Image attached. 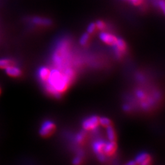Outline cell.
<instances>
[{"instance_id": "obj_1", "label": "cell", "mask_w": 165, "mask_h": 165, "mask_svg": "<svg viewBox=\"0 0 165 165\" xmlns=\"http://www.w3.org/2000/svg\"><path fill=\"white\" fill-rule=\"evenodd\" d=\"M71 81V80H70L61 72L59 69L54 68L50 70L49 76L45 83L52 86L57 91L61 93L66 89Z\"/></svg>"}, {"instance_id": "obj_2", "label": "cell", "mask_w": 165, "mask_h": 165, "mask_svg": "<svg viewBox=\"0 0 165 165\" xmlns=\"http://www.w3.org/2000/svg\"><path fill=\"white\" fill-rule=\"evenodd\" d=\"M99 124V117L96 116H92L83 121V128L85 130H96Z\"/></svg>"}, {"instance_id": "obj_3", "label": "cell", "mask_w": 165, "mask_h": 165, "mask_svg": "<svg viewBox=\"0 0 165 165\" xmlns=\"http://www.w3.org/2000/svg\"><path fill=\"white\" fill-rule=\"evenodd\" d=\"M55 129V124L51 121H46L41 125L39 130V133L42 136L50 135Z\"/></svg>"}, {"instance_id": "obj_4", "label": "cell", "mask_w": 165, "mask_h": 165, "mask_svg": "<svg viewBox=\"0 0 165 165\" xmlns=\"http://www.w3.org/2000/svg\"><path fill=\"white\" fill-rule=\"evenodd\" d=\"M136 164L142 165H148L150 163V158L148 154L142 152L138 154L135 160Z\"/></svg>"}, {"instance_id": "obj_5", "label": "cell", "mask_w": 165, "mask_h": 165, "mask_svg": "<svg viewBox=\"0 0 165 165\" xmlns=\"http://www.w3.org/2000/svg\"><path fill=\"white\" fill-rule=\"evenodd\" d=\"M99 37L102 41H103L105 43L111 45H113L116 43L117 40V38L114 36L107 33H102L100 34Z\"/></svg>"}, {"instance_id": "obj_6", "label": "cell", "mask_w": 165, "mask_h": 165, "mask_svg": "<svg viewBox=\"0 0 165 165\" xmlns=\"http://www.w3.org/2000/svg\"><path fill=\"white\" fill-rule=\"evenodd\" d=\"M5 70L8 75L12 77H18L21 74V70H20V68L16 66H14V65L9 66L5 69Z\"/></svg>"}, {"instance_id": "obj_7", "label": "cell", "mask_w": 165, "mask_h": 165, "mask_svg": "<svg viewBox=\"0 0 165 165\" xmlns=\"http://www.w3.org/2000/svg\"><path fill=\"white\" fill-rule=\"evenodd\" d=\"M50 70L46 67H42L38 70V77L43 82H45L48 78L50 74Z\"/></svg>"}, {"instance_id": "obj_8", "label": "cell", "mask_w": 165, "mask_h": 165, "mask_svg": "<svg viewBox=\"0 0 165 165\" xmlns=\"http://www.w3.org/2000/svg\"><path fill=\"white\" fill-rule=\"evenodd\" d=\"M105 141L102 139H98L94 141L92 144V149L96 154L103 152V148L105 145Z\"/></svg>"}, {"instance_id": "obj_9", "label": "cell", "mask_w": 165, "mask_h": 165, "mask_svg": "<svg viewBox=\"0 0 165 165\" xmlns=\"http://www.w3.org/2000/svg\"><path fill=\"white\" fill-rule=\"evenodd\" d=\"M116 143L114 141H109L108 142H105V145L103 148V152L108 155L111 154L113 153L114 150L116 149Z\"/></svg>"}, {"instance_id": "obj_10", "label": "cell", "mask_w": 165, "mask_h": 165, "mask_svg": "<svg viewBox=\"0 0 165 165\" xmlns=\"http://www.w3.org/2000/svg\"><path fill=\"white\" fill-rule=\"evenodd\" d=\"M32 21L34 24L40 26H49L52 24V21L50 20L40 17H34Z\"/></svg>"}, {"instance_id": "obj_11", "label": "cell", "mask_w": 165, "mask_h": 165, "mask_svg": "<svg viewBox=\"0 0 165 165\" xmlns=\"http://www.w3.org/2000/svg\"><path fill=\"white\" fill-rule=\"evenodd\" d=\"M113 46V48L117 49L121 53L124 52L126 49V45L125 42L122 39H119V38H117L116 43Z\"/></svg>"}, {"instance_id": "obj_12", "label": "cell", "mask_w": 165, "mask_h": 165, "mask_svg": "<svg viewBox=\"0 0 165 165\" xmlns=\"http://www.w3.org/2000/svg\"><path fill=\"white\" fill-rule=\"evenodd\" d=\"M106 135L109 141H114L115 140V132L113 128L110 125L106 127Z\"/></svg>"}, {"instance_id": "obj_13", "label": "cell", "mask_w": 165, "mask_h": 165, "mask_svg": "<svg viewBox=\"0 0 165 165\" xmlns=\"http://www.w3.org/2000/svg\"><path fill=\"white\" fill-rule=\"evenodd\" d=\"M12 65H13V62L11 60L8 59H0V68L6 69Z\"/></svg>"}, {"instance_id": "obj_14", "label": "cell", "mask_w": 165, "mask_h": 165, "mask_svg": "<svg viewBox=\"0 0 165 165\" xmlns=\"http://www.w3.org/2000/svg\"><path fill=\"white\" fill-rule=\"evenodd\" d=\"M62 73L66 77H67L70 80H72V78H74V72L72 68H66L64 70V71L62 72Z\"/></svg>"}, {"instance_id": "obj_15", "label": "cell", "mask_w": 165, "mask_h": 165, "mask_svg": "<svg viewBox=\"0 0 165 165\" xmlns=\"http://www.w3.org/2000/svg\"><path fill=\"white\" fill-rule=\"evenodd\" d=\"M99 122L102 126H104L106 127L111 125V121L108 118H107V117H100V118H99Z\"/></svg>"}, {"instance_id": "obj_16", "label": "cell", "mask_w": 165, "mask_h": 165, "mask_svg": "<svg viewBox=\"0 0 165 165\" xmlns=\"http://www.w3.org/2000/svg\"><path fill=\"white\" fill-rule=\"evenodd\" d=\"M89 39V35L87 33H84V34H83V36H81V37L80 38V42L81 43V45H85Z\"/></svg>"}, {"instance_id": "obj_17", "label": "cell", "mask_w": 165, "mask_h": 165, "mask_svg": "<svg viewBox=\"0 0 165 165\" xmlns=\"http://www.w3.org/2000/svg\"><path fill=\"white\" fill-rule=\"evenodd\" d=\"M84 138V133L83 132H81L76 135L75 138V140L77 143H80L83 141Z\"/></svg>"}, {"instance_id": "obj_18", "label": "cell", "mask_w": 165, "mask_h": 165, "mask_svg": "<svg viewBox=\"0 0 165 165\" xmlns=\"http://www.w3.org/2000/svg\"><path fill=\"white\" fill-rule=\"evenodd\" d=\"M136 95L137 98H138L139 99H144L146 96L144 92L141 89H138L136 91Z\"/></svg>"}, {"instance_id": "obj_19", "label": "cell", "mask_w": 165, "mask_h": 165, "mask_svg": "<svg viewBox=\"0 0 165 165\" xmlns=\"http://www.w3.org/2000/svg\"><path fill=\"white\" fill-rule=\"evenodd\" d=\"M96 24L94 23H90V24L87 27V32L88 33H92L96 30Z\"/></svg>"}, {"instance_id": "obj_20", "label": "cell", "mask_w": 165, "mask_h": 165, "mask_svg": "<svg viewBox=\"0 0 165 165\" xmlns=\"http://www.w3.org/2000/svg\"><path fill=\"white\" fill-rule=\"evenodd\" d=\"M96 26L99 30H103L105 28V23L102 21H100V20H99V21H97L96 24Z\"/></svg>"}, {"instance_id": "obj_21", "label": "cell", "mask_w": 165, "mask_h": 165, "mask_svg": "<svg viewBox=\"0 0 165 165\" xmlns=\"http://www.w3.org/2000/svg\"><path fill=\"white\" fill-rule=\"evenodd\" d=\"M97 158H98L99 160L102 161V162H104L106 160V157L102 152H100L99 154H97Z\"/></svg>"}, {"instance_id": "obj_22", "label": "cell", "mask_w": 165, "mask_h": 165, "mask_svg": "<svg viewBox=\"0 0 165 165\" xmlns=\"http://www.w3.org/2000/svg\"><path fill=\"white\" fill-rule=\"evenodd\" d=\"M81 159L80 157H76L75 158H74L72 161L73 164H79L81 163Z\"/></svg>"}, {"instance_id": "obj_23", "label": "cell", "mask_w": 165, "mask_h": 165, "mask_svg": "<svg viewBox=\"0 0 165 165\" xmlns=\"http://www.w3.org/2000/svg\"><path fill=\"white\" fill-rule=\"evenodd\" d=\"M150 104L148 102H143L142 104H141V106H142V108L144 109H148L150 107Z\"/></svg>"}, {"instance_id": "obj_24", "label": "cell", "mask_w": 165, "mask_h": 165, "mask_svg": "<svg viewBox=\"0 0 165 165\" xmlns=\"http://www.w3.org/2000/svg\"><path fill=\"white\" fill-rule=\"evenodd\" d=\"M136 78L138 81H141V82H142L144 80V77L142 75H141V74H138L137 76H136Z\"/></svg>"}, {"instance_id": "obj_25", "label": "cell", "mask_w": 165, "mask_h": 165, "mask_svg": "<svg viewBox=\"0 0 165 165\" xmlns=\"http://www.w3.org/2000/svg\"><path fill=\"white\" fill-rule=\"evenodd\" d=\"M159 6L160 7V8L163 10V11L164 12V2L163 0H162V1H160L159 2Z\"/></svg>"}, {"instance_id": "obj_26", "label": "cell", "mask_w": 165, "mask_h": 165, "mask_svg": "<svg viewBox=\"0 0 165 165\" xmlns=\"http://www.w3.org/2000/svg\"><path fill=\"white\" fill-rule=\"evenodd\" d=\"M142 1L143 0H133V1H132V2L135 5H139L142 3Z\"/></svg>"}, {"instance_id": "obj_27", "label": "cell", "mask_w": 165, "mask_h": 165, "mask_svg": "<svg viewBox=\"0 0 165 165\" xmlns=\"http://www.w3.org/2000/svg\"><path fill=\"white\" fill-rule=\"evenodd\" d=\"M123 109L124 110V111H130V105H127V104H125V105H124V106H123Z\"/></svg>"}, {"instance_id": "obj_28", "label": "cell", "mask_w": 165, "mask_h": 165, "mask_svg": "<svg viewBox=\"0 0 165 165\" xmlns=\"http://www.w3.org/2000/svg\"><path fill=\"white\" fill-rule=\"evenodd\" d=\"M136 164V162H135V160H130V161H129L127 163V165H135V164Z\"/></svg>"}, {"instance_id": "obj_29", "label": "cell", "mask_w": 165, "mask_h": 165, "mask_svg": "<svg viewBox=\"0 0 165 165\" xmlns=\"http://www.w3.org/2000/svg\"><path fill=\"white\" fill-rule=\"evenodd\" d=\"M130 1H131V2H132V1H133V0H130Z\"/></svg>"}, {"instance_id": "obj_30", "label": "cell", "mask_w": 165, "mask_h": 165, "mask_svg": "<svg viewBox=\"0 0 165 165\" xmlns=\"http://www.w3.org/2000/svg\"><path fill=\"white\" fill-rule=\"evenodd\" d=\"M0 92H1V89H0Z\"/></svg>"}]
</instances>
